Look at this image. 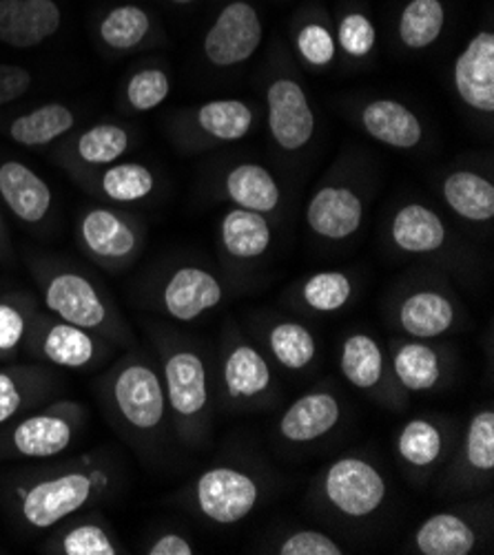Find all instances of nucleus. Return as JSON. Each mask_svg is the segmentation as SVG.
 <instances>
[{"instance_id":"11","label":"nucleus","mask_w":494,"mask_h":555,"mask_svg":"<svg viewBox=\"0 0 494 555\" xmlns=\"http://www.w3.org/2000/svg\"><path fill=\"white\" fill-rule=\"evenodd\" d=\"M455 87L459 98L481 114L494 111V36L477 34L455 63Z\"/></svg>"},{"instance_id":"16","label":"nucleus","mask_w":494,"mask_h":555,"mask_svg":"<svg viewBox=\"0 0 494 555\" xmlns=\"http://www.w3.org/2000/svg\"><path fill=\"white\" fill-rule=\"evenodd\" d=\"M397 323L408 337L434 339L455 327L457 308L444 293L417 291L400 304Z\"/></svg>"},{"instance_id":"1","label":"nucleus","mask_w":494,"mask_h":555,"mask_svg":"<svg viewBox=\"0 0 494 555\" xmlns=\"http://www.w3.org/2000/svg\"><path fill=\"white\" fill-rule=\"evenodd\" d=\"M326 503L349 518H366L387 501V480L364 459L346 456L326 469L321 480Z\"/></svg>"},{"instance_id":"8","label":"nucleus","mask_w":494,"mask_h":555,"mask_svg":"<svg viewBox=\"0 0 494 555\" xmlns=\"http://www.w3.org/2000/svg\"><path fill=\"white\" fill-rule=\"evenodd\" d=\"M45 306L49 312L85 330H98L106 323L109 310L96 286L78 272L53 274L45 288Z\"/></svg>"},{"instance_id":"24","label":"nucleus","mask_w":494,"mask_h":555,"mask_svg":"<svg viewBox=\"0 0 494 555\" xmlns=\"http://www.w3.org/2000/svg\"><path fill=\"white\" fill-rule=\"evenodd\" d=\"M76 125L74 111L61 102L42 104L10 125V135L21 146H45L69 133Z\"/></svg>"},{"instance_id":"34","label":"nucleus","mask_w":494,"mask_h":555,"mask_svg":"<svg viewBox=\"0 0 494 555\" xmlns=\"http://www.w3.org/2000/svg\"><path fill=\"white\" fill-rule=\"evenodd\" d=\"M151 29L149 14L138 5H118L100 23V38L116 51H129L144 42Z\"/></svg>"},{"instance_id":"29","label":"nucleus","mask_w":494,"mask_h":555,"mask_svg":"<svg viewBox=\"0 0 494 555\" xmlns=\"http://www.w3.org/2000/svg\"><path fill=\"white\" fill-rule=\"evenodd\" d=\"M342 376L357 390H372L383 378V352L368 335H351L340 354Z\"/></svg>"},{"instance_id":"14","label":"nucleus","mask_w":494,"mask_h":555,"mask_svg":"<svg viewBox=\"0 0 494 555\" xmlns=\"http://www.w3.org/2000/svg\"><path fill=\"white\" fill-rule=\"evenodd\" d=\"M0 197L21 221L31 227L40 224L53 202L47 182L16 159L0 164Z\"/></svg>"},{"instance_id":"21","label":"nucleus","mask_w":494,"mask_h":555,"mask_svg":"<svg viewBox=\"0 0 494 555\" xmlns=\"http://www.w3.org/2000/svg\"><path fill=\"white\" fill-rule=\"evenodd\" d=\"M421 555H468L477 546V531L457 514H434L415 533Z\"/></svg>"},{"instance_id":"17","label":"nucleus","mask_w":494,"mask_h":555,"mask_svg":"<svg viewBox=\"0 0 494 555\" xmlns=\"http://www.w3.org/2000/svg\"><path fill=\"white\" fill-rule=\"evenodd\" d=\"M223 383L231 401L251 403L270 390L273 372L257 348L238 341L225 354Z\"/></svg>"},{"instance_id":"10","label":"nucleus","mask_w":494,"mask_h":555,"mask_svg":"<svg viewBox=\"0 0 494 555\" xmlns=\"http://www.w3.org/2000/svg\"><path fill=\"white\" fill-rule=\"evenodd\" d=\"M80 242L102 263H125L138 253L140 237L121 212L91 208L80 219Z\"/></svg>"},{"instance_id":"9","label":"nucleus","mask_w":494,"mask_h":555,"mask_svg":"<svg viewBox=\"0 0 494 555\" xmlns=\"http://www.w3.org/2000/svg\"><path fill=\"white\" fill-rule=\"evenodd\" d=\"M63 14L56 0H0V42L29 49L61 29Z\"/></svg>"},{"instance_id":"19","label":"nucleus","mask_w":494,"mask_h":555,"mask_svg":"<svg viewBox=\"0 0 494 555\" xmlns=\"http://www.w3.org/2000/svg\"><path fill=\"white\" fill-rule=\"evenodd\" d=\"M14 448L27 459H51L63 454L74 440V425L56 414H36L14 429Z\"/></svg>"},{"instance_id":"33","label":"nucleus","mask_w":494,"mask_h":555,"mask_svg":"<svg viewBox=\"0 0 494 555\" xmlns=\"http://www.w3.org/2000/svg\"><path fill=\"white\" fill-rule=\"evenodd\" d=\"M300 295L306 308L321 314H331L342 310L351 301L353 282L349 274L340 270H324L308 276L300 288Z\"/></svg>"},{"instance_id":"15","label":"nucleus","mask_w":494,"mask_h":555,"mask_svg":"<svg viewBox=\"0 0 494 555\" xmlns=\"http://www.w3.org/2000/svg\"><path fill=\"white\" fill-rule=\"evenodd\" d=\"M342 418V403L335 395L315 390L297 399L280 418V436L289 442H313L333 431Z\"/></svg>"},{"instance_id":"13","label":"nucleus","mask_w":494,"mask_h":555,"mask_svg":"<svg viewBox=\"0 0 494 555\" xmlns=\"http://www.w3.org/2000/svg\"><path fill=\"white\" fill-rule=\"evenodd\" d=\"M362 197L346 186L319 189L306 208V221L313 233L331 242H342L355 235L362 227Z\"/></svg>"},{"instance_id":"26","label":"nucleus","mask_w":494,"mask_h":555,"mask_svg":"<svg viewBox=\"0 0 494 555\" xmlns=\"http://www.w3.org/2000/svg\"><path fill=\"white\" fill-rule=\"evenodd\" d=\"M42 357L61 367H85L96 359V341L89 330L74 323H53L40 341Z\"/></svg>"},{"instance_id":"41","label":"nucleus","mask_w":494,"mask_h":555,"mask_svg":"<svg viewBox=\"0 0 494 555\" xmlns=\"http://www.w3.org/2000/svg\"><path fill=\"white\" fill-rule=\"evenodd\" d=\"M27 332V317L21 306L0 301V359H10L21 348Z\"/></svg>"},{"instance_id":"27","label":"nucleus","mask_w":494,"mask_h":555,"mask_svg":"<svg viewBox=\"0 0 494 555\" xmlns=\"http://www.w3.org/2000/svg\"><path fill=\"white\" fill-rule=\"evenodd\" d=\"M397 380L408 392H430L442 380V357L426 344H402L393 357Z\"/></svg>"},{"instance_id":"39","label":"nucleus","mask_w":494,"mask_h":555,"mask_svg":"<svg viewBox=\"0 0 494 555\" xmlns=\"http://www.w3.org/2000/svg\"><path fill=\"white\" fill-rule=\"evenodd\" d=\"M61 553L65 555H116L118 548L98 525H80L65 533L61 540Z\"/></svg>"},{"instance_id":"12","label":"nucleus","mask_w":494,"mask_h":555,"mask_svg":"<svg viewBox=\"0 0 494 555\" xmlns=\"http://www.w3.org/2000/svg\"><path fill=\"white\" fill-rule=\"evenodd\" d=\"M225 291L217 276L198 266L178 268L162 291V304L174 319L195 321L223 304Z\"/></svg>"},{"instance_id":"42","label":"nucleus","mask_w":494,"mask_h":555,"mask_svg":"<svg viewBox=\"0 0 494 555\" xmlns=\"http://www.w3.org/2000/svg\"><path fill=\"white\" fill-rule=\"evenodd\" d=\"M280 555H342V546L321 531L302 529L289 535L280 546Z\"/></svg>"},{"instance_id":"5","label":"nucleus","mask_w":494,"mask_h":555,"mask_svg":"<svg viewBox=\"0 0 494 555\" xmlns=\"http://www.w3.org/2000/svg\"><path fill=\"white\" fill-rule=\"evenodd\" d=\"M112 399L121 416L142 431L155 429L167 416V397H164L162 383L144 363H129L118 370Z\"/></svg>"},{"instance_id":"46","label":"nucleus","mask_w":494,"mask_h":555,"mask_svg":"<svg viewBox=\"0 0 494 555\" xmlns=\"http://www.w3.org/2000/svg\"><path fill=\"white\" fill-rule=\"evenodd\" d=\"M149 555H193V544L180 533H164L149 548Z\"/></svg>"},{"instance_id":"7","label":"nucleus","mask_w":494,"mask_h":555,"mask_svg":"<svg viewBox=\"0 0 494 555\" xmlns=\"http://www.w3.org/2000/svg\"><path fill=\"white\" fill-rule=\"evenodd\" d=\"M268 129L284 151L304 149L315 133V114L306 91L291 78H278L266 91Z\"/></svg>"},{"instance_id":"3","label":"nucleus","mask_w":494,"mask_h":555,"mask_svg":"<svg viewBox=\"0 0 494 555\" xmlns=\"http://www.w3.org/2000/svg\"><path fill=\"white\" fill-rule=\"evenodd\" d=\"M96 480L85 472H69L42 480L25 491L21 512L34 529H49L76 514L93 495Z\"/></svg>"},{"instance_id":"25","label":"nucleus","mask_w":494,"mask_h":555,"mask_svg":"<svg viewBox=\"0 0 494 555\" xmlns=\"http://www.w3.org/2000/svg\"><path fill=\"white\" fill-rule=\"evenodd\" d=\"M446 204L468 221H490L494 217V186L483 176L457 171L444 180Z\"/></svg>"},{"instance_id":"44","label":"nucleus","mask_w":494,"mask_h":555,"mask_svg":"<svg viewBox=\"0 0 494 555\" xmlns=\"http://www.w3.org/2000/svg\"><path fill=\"white\" fill-rule=\"evenodd\" d=\"M25 385L23 380L8 370H0V425L8 423L23 410Z\"/></svg>"},{"instance_id":"37","label":"nucleus","mask_w":494,"mask_h":555,"mask_svg":"<svg viewBox=\"0 0 494 555\" xmlns=\"http://www.w3.org/2000/svg\"><path fill=\"white\" fill-rule=\"evenodd\" d=\"M466 465L477 474L494 472V412L481 410L466 431Z\"/></svg>"},{"instance_id":"36","label":"nucleus","mask_w":494,"mask_h":555,"mask_svg":"<svg viewBox=\"0 0 494 555\" xmlns=\"http://www.w3.org/2000/svg\"><path fill=\"white\" fill-rule=\"evenodd\" d=\"M129 133L118 125H96L87 129L76 142V155L89 166H106L125 155Z\"/></svg>"},{"instance_id":"18","label":"nucleus","mask_w":494,"mask_h":555,"mask_svg":"<svg viewBox=\"0 0 494 555\" xmlns=\"http://www.w3.org/2000/svg\"><path fill=\"white\" fill-rule=\"evenodd\" d=\"M364 131L393 149H413L421 142L423 129L408 106L395 100H375L362 111Z\"/></svg>"},{"instance_id":"32","label":"nucleus","mask_w":494,"mask_h":555,"mask_svg":"<svg viewBox=\"0 0 494 555\" xmlns=\"http://www.w3.org/2000/svg\"><path fill=\"white\" fill-rule=\"evenodd\" d=\"M446 23L444 5L439 0H410L400 21V38L410 49L430 47Z\"/></svg>"},{"instance_id":"45","label":"nucleus","mask_w":494,"mask_h":555,"mask_svg":"<svg viewBox=\"0 0 494 555\" xmlns=\"http://www.w3.org/2000/svg\"><path fill=\"white\" fill-rule=\"evenodd\" d=\"M31 87V74L25 67L16 65H0V106H5Z\"/></svg>"},{"instance_id":"30","label":"nucleus","mask_w":494,"mask_h":555,"mask_svg":"<svg viewBox=\"0 0 494 555\" xmlns=\"http://www.w3.org/2000/svg\"><path fill=\"white\" fill-rule=\"evenodd\" d=\"M198 127L219 142H238L253 127V111L242 100H213L198 108Z\"/></svg>"},{"instance_id":"4","label":"nucleus","mask_w":494,"mask_h":555,"mask_svg":"<svg viewBox=\"0 0 494 555\" xmlns=\"http://www.w3.org/2000/svg\"><path fill=\"white\" fill-rule=\"evenodd\" d=\"M262 42L257 12L238 0L223 10L204 38V53L215 67H236L246 63Z\"/></svg>"},{"instance_id":"22","label":"nucleus","mask_w":494,"mask_h":555,"mask_svg":"<svg viewBox=\"0 0 494 555\" xmlns=\"http://www.w3.org/2000/svg\"><path fill=\"white\" fill-rule=\"evenodd\" d=\"M225 189L229 199L238 208L255 210L262 215L273 212L282 202V193L276 178H273L259 164L236 166L225 180Z\"/></svg>"},{"instance_id":"28","label":"nucleus","mask_w":494,"mask_h":555,"mask_svg":"<svg viewBox=\"0 0 494 555\" xmlns=\"http://www.w3.org/2000/svg\"><path fill=\"white\" fill-rule=\"evenodd\" d=\"M266 346L284 370H306L317 357V339L313 332L297 321H280L268 330Z\"/></svg>"},{"instance_id":"38","label":"nucleus","mask_w":494,"mask_h":555,"mask_svg":"<svg viewBox=\"0 0 494 555\" xmlns=\"http://www.w3.org/2000/svg\"><path fill=\"white\" fill-rule=\"evenodd\" d=\"M169 78L160 69H142L127 85V102L136 111H151L169 98Z\"/></svg>"},{"instance_id":"31","label":"nucleus","mask_w":494,"mask_h":555,"mask_svg":"<svg viewBox=\"0 0 494 555\" xmlns=\"http://www.w3.org/2000/svg\"><path fill=\"white\" fill-rule=\"evenodd\" d=\"M397 452L410 467L428 469L444 454V431L428 418H413L400 431Z\"/></svg>"},{"instance_id":"43","label":"nucleus","mask_w":494,"mask_h":555,"mask_svg":"<svg viewBox=\"0 0 494 555\" xmlns=\"http://www.w3.org/2000/svg\"><path fill=\"white\" fill-rule=\"evenodd\" d=\"M375 27L362 14H351L340 25V44L349 55H366L375 47Z\"/></svg>"},{"instance_id":"6","label":"nucleus","mask_w":494,"mask_h":555,"mask_svg":"<svg viewBox=\"0 0 494 555\" xmlns=\"http://www.w3.org/2000/svg\"><path fill=\"white\" fill-rule=\"evenodd\" d=\"M164 397L180 425L195 427L208 408V374L195 350H176L164 363Z\"/></svg>"},{"instance_id":"47","label":"nucleus","mask_w":494,"mask_h":555,"mask_svg":"<svg viewBox=\"0 0 494 555\" xmlns=\"http://www.w3.org/2000/svg\"><path fill=\"white\" fill-rule=\"evenodd\" d=\"M3 231H5V224H3V212H0V240H3Z\"/></svg>"},{"instance_id":"2","label":"nucleus","mask_w":494,"mask_h":555,"mask_svg":"<svg viewBox=\"0 0 494 555\" xmlns=\"http://www.w3.org/2000/svg\"><path fill=\"white\" fill-rule=\"evenodd\" d=\"M259 501L253 476L236 467H213L195 480L198 509L217 525H236L251 516Z\"/></svg>"},{"instance_id":"35","label":"nucleus","mask_w":494,"mask_h":555,"mask_svg":"<svg viewBox=\"0 0 494 555\" xmlns=\"http://www.w3.org/2000/svg\"><path fill=\"white\" fill-rule=\"evenodd\" d=\"M155 186L153 173L147 169L144 164L138 162H125V164H114L102 173L100 178V191L104 197L112 202H140L151 195Z\"/></svg>"},{"instance_id":"23","label":"nucleus","mask_w":494,"mask_h":555,"mask_svg":"<svg viewBox=\"0 0 494 555\" xmlns=\"http://www.w3.org/2000/svg\"><path fill=\"white\" fill-rule=\"evenodd\" d=\"M273 242L266 217L255 210L233 208L223 219V244L233 259L253 261L262 257Z\"/></svg>"},{"instance_id":"40","label":"nucleus","mask_w":494,"mask_h":555,"mask_svg":"<svg viewBox=\"0 0 494 555\" xmlns=\"http://www.w3.org/2000/svg\"><path fill=\"white\" fill-rule=\"evenodd\" d=\"M297 49L313 67H326L335 59V38L321 25H306L297 36Z\"/></svg>"},{"instance_id":"48","label":"nucleus","mask_w":494,"mask_h":555,"mask_svg":"<svg viewBox=\"0 0 494 555\" xmlns=\"http://www.w3.org/2000/svg\"><path fill=\"white\" fill-rule=\"evenodd\" d=\"M172 3H178V5H189V3H193V0H172Z\"/></svg>"},{"instance_id":"20","label":"nucleus","mask_w":494,"mask_h":555,"mask_svg":"<svg viewBox=\"0 0 494 555\" xmlns=\"http://www.w3.org/2000/svg\"><path fill=\"white\" fill-rule=\"evenodd\" d=\"M391 235L395 246L410 255L434 253L446 244V227L442 217L421 204H408L395 215Z\"/></svg>"}]
</instances>
